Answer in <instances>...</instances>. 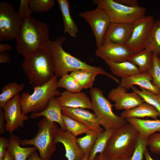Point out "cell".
I'll list each match as a JSON object with an SVG mask.
<instances>
[{"mask_svg": "<svg viewBox=\"0 0 160 160\" xmlns=\"http://www.w3.org/2000/svg\"><path fill=\"white\" fill-rule=\"evenodd\" d=\"M49 28L45 22L31 16L23 20L16 39V49L23 57L47 47L50 40Z\"/></svg>", "mask_w": 160, "mask_h": 160, "instance_id": "obj_1", "label": "cell"}, {"mask_svg": "<svg viewBox=\"0 0 160 160\" xmlns=\"http://www.w3.org/2000/svg\"><path fill=\"white\" fill-rule=\"evenodd\" d=\"M66 40V37L61 36L54 40H50L47 47L52 55L55 74L58 77H61L69 72L83 70L105 75L119 84L120 81L118 78L106 72L102 67L88 65L64 50L62 44Z\"/></svg>", "mask_w": 160, "mask_h": 160, "instance_id": "obj_2", "label": "cell"}, {"mask_svg": "<svg viewBox=\"0 0 160 160\" xmlns=\"http://www.w3.org/2000/svg\"><path fill=\"white\" fill-rule=\"evenodd\" d=\"M21 66L29 81L36 86L45 84L55 75L53 58L47 47L24 57Z\"/></svg>", "mask_w": 160, "mask_h": 160, "instance_id": "obj_3", "label": "cell"}, {"mask_svg": "<svg viewBox=\"0 0 160 160\" xmlns=\"http://www.w3.org/2000/svg\"><path fill=\"white\" fill-rule=\"evenodd\" d=\"M58 77L55 75L49 81L40 86H33V91L23 92L20 95V103L23 113L41 112L47 107L50 99L59 96Z\"/></svg>", "mask_w": 160, "mask_h": 160, "instance_id": "obj_4", "label": "cell"}, {"mask_svg": "<svg viewBox=\"0 0 160 160\" xmlns=\"http://www.w3.org/2000/svg\"><path fill=\"white\" fill-rule=\"evenodd\" d=\"M139 137L137 131L127 122L112 134L103 153L110 158L131 157Z\"/></svg>", "mask_w": 160, "mask_h": 160, "instance_id": "obj_5", "label": "cell"}, {"mask_svg": "<svg viewBox=\"0 0 160 160\" xmlns=\"http://www.w3.org/2000/svg\"><path fill=\"white\" fill-rule=\"evenodd\" d=\"M37 125L38 129L36 135L31 139L20 140L19 143L23 146L32 145L36 147L42 160H50L56 149L54 140L58 127L55 122L45 117Z\"/></svg>", "mask_w": 160, "mask_h": 160, "instance_id": "obj_6", "label": "cell"}, {"mask_svg": "<svg viewBox=\"0 0 160 160\" xmlns=\"http://www.w3.org/2000/svg\"><path fill=\"white\" fill-rule=\"evenodd\" d=\"M92 110L97 117L99 124L107 130L118 129L127 123L125 119L113 112V106L104 95L102 90L92 87L89 90Z\"/></svg>", "mask_w": 160, "mask_h": 160, "instance_id": "obj_7", "label": "cell"}, {"mask_svg": "<svg viewBox=\"0 0 160 160\" xmlns=\"http://www.w3.org/2000/svg\"><path fill=\"white\" fill-rule=\"evenodd\" d=\"M92 2L106 11L111 23L132 24L146 12L144 7L127 6L116 0H93Z\"/></svg>", "mask_w": 160, "mask_h": 160, "instance_id": "obj_8", "label": "cell"}, {"mask_svg": "<svg viewBox=\"0 0 160 160\" xmlns=\"http://www.w3.org/2000/svg\"><path fill=\"white\" fill-rule=\"evenodd\" d=\"M22 21L12 4L0 2V42L16 39Z\"/></svg>", "mask_w": 160, "mask_h": 160, "instance_id": "obj_9", "label": "cell"}, {"mask_svg": "<svg viewBox=\"0 0 160 160\" xmlns=\"http://www.w3.org/2000/svg\"><path fill=\"white\" fill-rule=\"evenodd\" d=\"M155 21L153 16L144 15L132 24L131 36L125 45L133 54L145 48Z\"/></svg>", "mask_w": 160, "mask_h": 160, "instance_id": "obj_10", "label": "cell"}, {"mask_svg": "<svg viewBox=\"0 0 160 160\" xmlns=\"http://www.w3.org/2000/svg\"><path fill=\"white\" fill-rule=\"evenodd\" d=\"M79 16L90 26L95 38L96 47L102 45L103 39L111 23L106 11L97 6L94 9L80 12Z\"/></svg>", "mask_w": 160, "mask_h": 160, "instance_id": "obj_11", "label": "cell"}, {"mask_svg": "<svg viewBox=\"0 0 160 160\" xmlns=\"http://www.w3.org/2000/svg\"><path fill=\"white\" fill-rule=\"evenodd\" d=\"M20 94H18L8 102L3 109L6 121L5 129L10 134L19 127H23L24 122L28 120V116L23 113L20 103Z\"/></svg>", "mask_w": 160, "mask_h": 160, "instance_id": "obj_12", "label": "cell"}, {"mask_svg": "<svg viewBox=\"0 0 160 160\" xmlns=\"http://www.w3.org/2000/svg\"><path fill=\"white\" fill-rule=\"evenodd\" d=\"M108 97L115 102L113 106L117 110H130L144 102L138 95L133 92H127V90L119 84L111 90Z\"/></svg>", "mask_w": 160, "mask_h": 160, "instance_id": "obj_13", "label": "cell"}, {"mask_svg": "<svg viewBox=\"0 0 160 160\" xmlns=\"http://www.w3.org/2000/svg\"><path fill=\"white\" fill-rule=\"evenodd\" d=\"M133 54L125 45L109 41L103 43L95 52L97 57L115 63L128 60Z\"/></svg>", "mask_w": 160, "mask_h": 160, "instance_id": "obj_14", "label": "cell"}, {"mask_svg": "<svg viewBox=\"0 0 160 160\" xmlns=\"http://www.w3.org/2000/svg\"><path fill=\"white\" fill-rule=\"evenodd\" d=\"M77 138L67 130L58 128L55 142L62 143L65 150V156L68 160H81L84 155L78 145Z\"/></svg>", "mask_w": 160, "mask_h": 160, "instance_id": "obj_15", "label": "cell"}, {"mask_svg": "<svg viewBox=\"0 0 160 160\" xmlns=\"http://www.w3.org/2000/svg\"><path fill=\"white\" fill-rule=\"evenodd\" d=\"M62 113L85 125L98 134L104 131L95 115L85 109L62 107Z\"/></svg>", "mask_w": 160, "mask_h": 160, "instance_id": "obj_16", "label": "cell"}, {"mask_svg": "<svg viewBox=\"0 0 160 160\" xmlns=\"http://www.w3.org/2000/svg\"><path fill=\"white\" fill-rule=\"evenodd\" d=\"M132 24L111 23L104 36L103 43L111 42L125 45L132 32Z\"/></svg>", "mask_w": 160, "mask_h": 160, "instance_id": "obj_17", "label": "cell"}, {"mask_svg": "<svg viewBox=\"0 0 160 160\" xmlns=\"http://www.w3.org/2000/svg\"><path fill=\"white\" fill-rule=\"evenodd\" d=\"M63 107L92 109L91 99L84 92H72L66 91L56 98Z\"/></svg>", "mask_w": 160, "mask_h": 160, "instance_id": "obj_18", "label": "cell"}, {"mask_svg": "<svg viewBox=\"0 0 160 160\" xmlns=\"http://www.w3.org/2000/svg\"><path fill=\"white\" fill-rule=\"evenodd\" d=\"M62 107L55 97H53L49 100L45 109L41 112L32 113L30 118L34 119L44 116L51 121L57 123L61 129L66 130L63 118Z\"/></svg>", "mask_w": 160, "mask_h": 160, "instance_id": "obj_19", "label": "cell"}, {"mask_svg": "<svg viewBox=\"0 0 160 160\" xmlns=\"http://www.w3.org/2000/svg\"><path fill=\"white\" fill-rule=\"evenodd\" d=\"M152 79L148 73H140L121 78L119 84L127 90L137 85L156 94L160 93V90L153 84Z\"/></svg>", "mask_w": 160, "mask_h": 160, "instance_id": "obj_20", "label": "cell"}, {"mask_svg": "<svg viewBox=\"0 0 160 160\" xmlns=\"http://www.w3.org/2000/svg\"><path fill=\"white\" fill-rule=\"evenodd\" d=\"M138 132L139 136L147 140L152 134L160 132V119H145L135 118L125 119Z\"/></svg>", "mask_w": 160, "mask_h": 160, "instance_id": "obj_21", "label": "cell"}, {"mask_svg": "<svg viewBox=\"0 0 160 160\" xmlns=\"http://www.w3.org/2000/svg\"><path fill=\"white\" fill-rule=\"evenodd\" d=\"M120 116L125 119L131 118L142 119L147 117L155 119L160 117L156 109L145 102L132 109L124 111L121 113Z\"/></svg>", "mask_w": 160, "mask_h": 160, "instance_id": "obj_22", "label": "cell"}, {"mask_svg": "<svg viewBox=\"0 0 160 160\" xmlns=\"http://www.w3.org/2000/svg\"><path fill=\"white\" fill-rule=\"evenodd\" d=\"M20 139L15 135H11L9 139V145L7 149L14 160H27L37 148L35 146L23 147L19 143Z\"/></svg>", "mask_w": 160, "mask_h": 160, "instance_id": "obj_23", "label": "cell"}, {"mask_svg": "<svg viewBox=\"0 0 160 160\" xmlns=\"http://www.w3.org/2000/svg\"><path fill=\"white\" fill-rule=\"evenodd\" d=\"M61 12L64 23V32L71 37H77L79 29L71 15L70 4L67 0H57Z\"/></svg>", "mask_w": 160, "mask_h": 160, "instance_id": "obj_24", "label": "cell"}, {"mask_svg": "<svg viewBox=\"0 0 160 160\" xmlns=\"http://www.w3.org/2000/svg\"><path fill=\"white\" fill-rule=\"evenodd\" d=\"M103 60L113 74L121 78L141 73L136 65L128 60L115 63L105 59Z\"/></svg>", "mask_w": 160, "mask_h": 160, "instance_id": "obj_25", "label": "cell"}, {"mask_svg": "<svg viewBox=\"0 0 160 160\" xmlns=\"http://www.w3.org/2000/svg\"><path fill=\"white\" fill-rule=\"evenodd\" d=\"M153 55V53L150 50L145 48L133 54L128 61L136 65L141 73H146L152 65Z\"/></svg>", "mask_w": 160, "mask_h": 160, "instance_id": "obj_26", "label": "cell"}, {"mask_svg": "<svg viewBox=\"0 0 160 160\" xmlns=\"http://www.w3.org/2000/svg\"><path fill=\"white\" fill-rule=\"evenodd\" d=\"M23 84L11 82L3 87L0 94V109H3L5 104L24 88Z\"/></svg>", "mask_w": 160, "mask_h": 160, "instance_id": "obj_27", "label": "cell"}, {"mask_svg": "<svg viewBox=\"0 0 160 160\" xmlns=\"http://www.w3.org/2000/svg\"><path fill=\"white\" fill-rule=\"evenodd\" d=\"M116 129L104 130L98 135L90 151L88 160H93L98 153H103L110 138Z\"/></svg>", "mask_w": 160, "mask_h": 160, "instance_id": "obj_28", "label": "cell"}, {"mask_svg": "<svg viewBox=\"0 0 160 160\" xmlns=\"http://www.w3.org/2000/svg\"><path fill=\"white\" fill-rule=\"evenodd\" d=\"M145 48L160 56V20L155 22L147 39Z\"/></svg>", "mask_w": 160, "mask_h": 160, "instance_id": "obj_29", "label": "cell"}, {"mask_svg": "<svg viewBox=\"0 0 160 160\" xmlns=\"http://www.w3.org/2000/svg\"><path fill=\"white\" fill-rule=\"evenodd\" d=\"M63 118L66 130L76 137L83 134L97 133L83 124L63 114Z\"/></svg>", "mask_w": 160, "mask_h": 160, "instance_id": "obj_30", "label": "cell"}, {"mask_svg": "<svg viewBox=\"0 0 160 160\" xmlns=\"http://www.w3.org/2000/svg\"><path fill=\"white\" fill-rule=\"evenodd\" d=\"M98 74L97 73L83 70H76L70 74L83 89L92 87L95 78Z\"/></svg>", "mask_w": 160, "mask_h": 160, "instance_id": "obj_31", "label": "cell"}, {"mask_svg": "<svg viewBox=\"0 0 160 160\" xmlns=\"http://www.w3.org/2000/svg\"><path fill=\"white\" fill-rule=\"evenodd\" d=\"M139 90L134 86L131 87L133 92L140 95L146 103L154 107L159 112L160 117V93L156 94L143 88Z\"/></svg>", "mask_w": 160, "mask_h": 160, "instance_id": "obj_32", "label": "cell"}, {"mask_svg": "<svg viewBox=\"0 0 160 160\" xmlns=\"http://www.w3.org/2000/svg\"><path fill=\"white\" fill-rule=\"evenodd\" d=\"M58 88L65 89L67 91L72 92H81L83 88L77 81L70 74H65L58 80Z\"/></svg>", "mask_w": 160, "mask_h": 160, "instance_id": "obj_33", "label": "cell"}, {"mask_svg": "<svg viewBox=\"0 0 160 160\" xmlns=\"http://www.w3.org/2000/svg\"><path fill=\"white\" fill-rule=\"evenodd\" d=\"M99 134L97 133L87 134L77 138V144L84 155L91 151Z\"/></svg>", "mask_w": 160, "mask_h": 160, "instance_id": "obj_34", "label": "cell"}, {"mask_svg": "<svg viewBox=\"0 0 160 160\" xmlns=\"http://www.w3.org/2000/svg\"><path fill=\"white\" fill-rule=\"evenodd\" d=\"M147 73L152 77L153 84L160 91V58L153 53L152 65Z\"/></svg>", "mask_w": 160, "mask_h": 160, "instance_id": "obj_35", "label": "cell"}, {"mask_svg": "<svg viewBox=\"0 0 160 160\" xmlns=\"http://www.w3.org/2000/svg\"><path fill=\"white\" fill-rule=\"evenodd\" d=\"M54 0H29L30 7L36 12L42 13L51 9L54 6Z\"/></svg>", "mask_w": 160, "mask_h": 160, "instance_id": "obj_36", "label": "cell"}, {"mask_svg": "<svg viewBox=\"0 0 160 160\" xmlns=\"http://www.w3.org/2000/svg\"><path fill=\"white\" fill-rule=\"evenodd\" d=\"M147 146V140L139 136L130 160H143L144 152Z\"/></svg>", "mask_w": 160, "mask_h": 160, "instance_id": "obj_37", "label": "cell"}, {"mask_svg": "<svg viewBox=\"0 0 160 160\" xmlns=\"http://www.w3.org/2000/svg\"><path fill=\"white\" fill-rule=\"evenodd\" d=\"M147 146L151 153L160 155V132L152 134L148 138Z\"/></svg>", "mask_w": 160, "mask_h": 160, "instance_id": "obj_38", "label": "cell"}, {"mask_svg": "<svg viewBox=\"0 0 160 160\" xmlns=\"http://www.w3.org/2000/svg\"><path fill=\"white\" fill-rule=\"evenodd\" d=\"M33 10L31 8L29 0H21L19 10L17 11L20 18L22 20L31 16Z\"/></svg>", "mask_w": 160, "mask_h": 160, "instance_id": "obj_39", "label": "cell"}, {"mask_svg": "<svg viewBox=\"0 0 160 160\" xmlns=\"http://www.w3.org/2000/svg\"><path fill=\"white\" fill-rule=\"evenodd\" d=\"M9 145V139L3 137H0V160H3Z\"/></svg>", "mask_w": 160, "mask_h": 160, "instance_id": "obj_40", "label": "cell"}, {"mask_svg": "<svg viewBox=\"0 0 160 160\" xmlns=\"http://www.w3.org/2000/svg\"><path fill=\"white\" fill-rule=\"evenodd\" d=\"M3 109H0V134L1 135L5 132L4 112Z\"/></svg>", "mask_w": 160, "mask_h": 160, "instance_id": "obj_41", "label": "cell"}, {"mask_svg": "<svg viewBox=\"0 0 160 160\" xmlns=\"http://www.w3.org/2000/svg\"><path fill=\"white\" fill-rule=\"evenodd\" d=\"M118 2L126 6L135 7L139 6L136 0H116Z\"/></svg>", "mask_w": 160, "mask_h": 160, "instance_id": "obj_42", "label": "cell"}, {"mask_svg": "<svg viewBox=\"0 0 160 160\" xmlns=\"http://www.w3.org/2000/svg\"><path fill=\"white\" fill-rule=\"evenodd\" d=\"M131 157H126L120 159H113L109 158L103 153H99L97 155L93 160H130Z\"/></svg>", "mask_w": 160, "mask_h": 160, "instance_id": "obj_43", "label": "cell"}, {"mask_svg": "<svg viewBox=\"0 0 160 160\" xmlns=\"http://www.w3.org/2000/svg\"><path fill=\"white\" fill-rule=\"evenodd\" d=\"M11 60L9 55L7 52H0V63H9Z\"/></svg>", "mask_w": 160, "mask_h": 160, "instance_id": "obj_44", "label": "cell"}, {"mask_svg": "<svg viewBox=\"0 0 160 160\" xmlns=\"http://www.w3.org/2000/svg\"><path fill=\"white\" fill-rule=\"evenodd\" d=\"M11 49V45L9 44H0V52H5L9 51Z\"/></svg>", "mask_w": 160, "mask_h": 160, "instance_id": "obj_45", "label": "cell"}, {"mask_svg": "<svg viewBox=\"0 0 160 160\" xmlns=\"http://www.w3.org/2000/svg\"><path fill=\"white\" fill-rule=\"evenodd\" d=\"M27 160H42L36 151H34Z\"/></svg>", "mask_w": 160, "mask_h": 160, "instance_id": "obj_46", "label": "cell"}, {"mask_svg": "<svg viewBox=\"0 0 160 160\" xmlns=\"http://www.w3.org/2000/svg\"><path fill=\"white\" fill-rule=\"evenodd\" d=\"M3 160H14V159L11 154L6 150Z\"/></svg>", "mask_w": 160, "mask_h": 160, "instance_id": "obj_47", "label": "cell"}, {"mask_svg": "<svg viewBox=\"0 0 160 160\" xmlns=\"http://www.w3.org/2000/svg\"><path fill=\"white\" fill-rule=\"evenodd\" d=\"M144 156L145 160H154L150 155L148 150L146 148L145 151Z\"/></svg>", "mask_w": 160, "mask_h": 160, "instance_id": "obj_48", "label": "cell"}, {"mask_svg": "<svg viewBox=\"0 0 160 160\" xmlns=\"http://www.w3.org/2000/svg\"><path fill=\"white\" fill-rule=\"evenodd\" d=\"M90 151L86 153L83 158L81 160H88Z\"/></svg>", "mask_w": 160, "mask_h": 160, "instance_id": "obj_49", "label": "cell"}]
</instances>
